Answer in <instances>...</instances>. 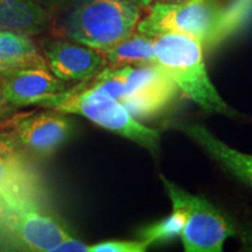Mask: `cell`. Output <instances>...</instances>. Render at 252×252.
I'll use <instances>...</instances> for the list:
<instances>
[{
    "label": "cell",
    "instance_id": "ba28073f",
    "mask_svg": "<svg viewBox=\"0 0 252 252\" xmlns=\"http://www.w3.org/2000/svg\"><path fill=\"white\" fill-rule=\"evenodd\" d=\"M2 127L13 133L25 151L49 156L67 140L71 125L63 113L54 111L14 116Z\"/></svg>",
    "mask_w": 252,
    "mask_h": 252
},
{
    "label": "cell",
    "instance_id": "ffe728a7",
    "mask_svg": "<svg viewBox=\"0 0 252 252\" xmlns=\"http://www.w3.org/2000/svg\"><path fill=\"white\" fill-rule=\"evenodd\" d=\"M45 1L52 7H63V6H67L71 2L77 1V0H45Z\"/></svg>",
    "mask_w": 252,
    "mask_h": 252
},
{
    "label": "cell",
    "instance_id": "30bf717a",
    "mask_svg": "<svg viewBox=\"0 0 252 252\" xmlns=\"http://www.w3.org/2000/svg\"><path fill=\"white\" fill-rule=\"evenodd\" d=\"M5 103L12 108L45 102L67 89L48 68H15L0 74Z\"/></svg>",
    "mask_w": 252,
    "mask_h": 252
},
{
    "label": "cell",
    "instance_id": "cb8c5ba5",
    "mask_svg": "<svg viewBox=\"0 0 252 252\" xmlns=\"http://www.w3.org/2000/svg\"><path fill=\"white\" fill-rule=\"evenodd\" d=\"M228 4H244V2H252V0H226Z\"/></svg>",
    "mask_w": 252,
    "mask_h": 252
},
{
    "label": "cell",
    "instance_id": "8fae6325",
    "mask_svg": "<svg viewBox=\"0 0 252 252\" xmlns=\"http://www.w3.org/2000/svg\"><path fill=\"white\" fill-rule=\"evenodd\" d=\"M11 131L0 128V189L35 194L37 178Z\"/></svg>",
    "mask_w": 252,
    "mask_h": 252
},
{
    "label": "cell",
    "instance_id": "9c48e42d",
    "mask_svg": "<svg viewBox=\"0 0 252 252\" xmlns=\"http://www.w3.org/2000/svg\"><path fill=\"white\" fill-rule=\"evenodd\" d=\"M42 55L49 70L63 82L89 80L106 67L102 52L65 40L46 41Z\"/></svg>",
    "mask_w": 252,
    "mask_h": 252
},
{
    "label": "cell",
    "instance_id": "6da1fadb",
    "mask_svg": "<svg viewBox=\"0 0 252 252\" xmlns=\"http://www.w3.org/2000/svg\"><path fill=\"white\" fill-rule=\"evenodd\" d=\"M157 63L189 99L206 112L235 116L208 75L203 47L194 37L167 33L154 37Z\"/></svg>",
    "mask_w": 252,
    "mask_h": 252
},
{
    "label": "cell",
    "instance_id": "5bb4252c",
    "mask_svg": "<svg viewBox=\"0 0 252 252\" xmlns=\"http://www.w3.org/2000/svg\"><path fill=\"white\" fill-rule=\"evenodd\" d=\"M0 62L9 68H48L31 35L0 31Z\"/></svg>",
    "mask_w": 252,
    "mask_h": 252
},
{
    "label": "cell",
    "instance_id": "7402d4cb",
    "mask_svg": "<svg viewBox=\"0 0 252 252\" xmlns=\"http://www.w3.org/2000/svg\"><path fill=\"white\" fill-rule=\"evenodd\" d=\"M13 109L14 108H12V106H7V108L0 109V121L7 117V116H9V112H11V110H13Z\"/></svg>",
    "mask_w": 252,
    "mask_h": 252
},
{
    "label": "cell",
    "instance_id": "7c38bea8",
    "mask_svg": "<svg viewBox=\"0 0 252 252\" xmlns=\"http://www.w3.org/2000/svg\"><path fill=\"white\" fill-rule=\"evenodd\" d=\"M185 133L209 153L226 171L252 187V156L232 149L216 138L202 125L191 124L182 127Z\"/></svg>",
    "mask_w": 252,
    "mask_h": 252
},
{
    "label": "cell",
    "instance_id": "ac0fdd59",
    "mask_svg": "<svg viewBox=\"0 0 252 252\" xmlns=\"http://www.w3.org/2000/svg\"><path fill=\"white\" fill-rule=\"evenodd\" d=\"M53 252H89V245L78 241L77 238H69L59 244Z\"/></svg>",
    "mask_w": 252,
    "mask_h": 252
},
{
    "label": "cell",
    "instance_id": "d4e9b609",
    "mask_svg": "<svg viewBox=\"0 0 252 252\" xmlns=\"http://www.w3.org/2000/svg\"><path fill=\"white\" fill-rule=\"evenodd\" d=\"M11 69H13V68H9V67H7V65H5L4 63L0 62V74H2V72H5V71L11 70Z\"/></svg>",
    "mask_w": 252,
    "mask_h": 252
},
{
    "label": "cell",
    "instance_id": "8992f818",
    "mask_svg": "<svg viewBox=\"0 0 252 252\" xmlns=\"http://www.w3.org/2000/svg\"><path fill=\"white\" fill-rule=\"evenodd\" d=\"M173 210L184 214L181 231L184 250L187 252H220L225 239L236 235L231 222L204 198L191 195L160 176Z\"/></svg>",
    "mask_w": 252,
    "mask_h": 252
},
{
    "label": "cell",
    "instance_id": "9a60e30c",
    "mask_svg": "<svg viewBox=\"0 0 252 252\" xmlns=\"http://www.w3.org/2000/svg\"><path fill=\"white\" fill-rule=\"evenodd\" d=\"M105 58L106 65H141L157 63L154 52V37L140 33H132L121 42L105 52H102Z\"/></svg>",
    "mask_w": 252,
    "mask_h": 252
},
{
    "label": "cell",
    "instance_id": "3957f363",
    "mask_svg": "<svg viewBox=\"0 0 252 252\" xmlns=\"http://www.w3.org/2000/svg\"><path fill=\"white\" fill-rule=\"evenodd\" d=\"M63 115H78L94 124L127 138L151 152L160 147V133L135 119L119 100L81 83L40 104Z\"/></svg>",
    "mask_w": 252,
    "mask_h": 252
},
{
    "label": "cell",
    "instance_id": "52a82bcc",
    "mask_svg": "<svg viewBox=\"0 0 252 252\" xmlns=\"http://www.w3.org/2000/svg\"><path fill=\"white\" fill-rule=\"evenodd\" d=\"M176 89V84L158 63L127 65L125 94L121 103L135 119L150 117L171 102Z\"/></svg>",
    "mask_w": 252,
    "mask_h": 252
},
{
    "label": "cell",
    "instance_id": "5b68a950",
    "mask_svg": "<svg viewBox=\"0 0 252 252\" xmlns=\"http://www.w3.org/2000/svg\"><path fill=\"white\" fill-rule=\"evenodd\" d=\"M222 4L220 0H187L184 2H163L158 0L149 7V13L138 21V33L157 37L178 33L194 37L201 45L217 43Z\"/></svg>",
    "mask_w": 252,
    "mask_h": 252
},
{
    "label": "cell",
    "instance_id": "4fadbf2b",
    "mask_svg": "<svg viewBox=\"0 0 252 252\" xmlns=\"http://www.w3.org/2000/svg\"><path fill=\"white\" fill-rule=\"evenodd\" d=\"M48 25V13L35 0H0V31L34 35Z\"/></svg>",
    "mask_w": 252,
    "mask_h": 252
},
{
    "label": "cell",
    "instance_id": "2e32d148",
    "mask_svg": "<svg viewBox=\"0 0 252 252\" xmlns=\"http://www.w3.org/2000/svg\"><path fill=\"white\" fill-rule=\"evenodd\" d=\"M184 222V214L173 210L171 216L145 229L141 232V238L147 239L152 244L156 243V242L165 241V239H172L176 237V236L181 235Z\"/></svg>",
    "mask_w": 252,
    "mask_h": 252
},
{
    "label": "cell",
    "instance_id": "d6986e66",
    "mask_svg": "<svg viewBox=\"0 0 252 252\" xmlns=\"http://www.w3.org/2000/svg\"><path fill=\"white\" fill-rule=\"evenodd\" d=\"M241 241L243 244L244 250L252 251V229H244L242 231Z\"/></svg>",
    "mask_w": 252,
    "mask_h": 252
},
{
    "label": "cell",
    "instance_id": "484cf974",
    "mask_svg": "<svg viewBox=\"0 0 252 252\" xmlns=\"http://www.w3.org/2000/svg\"><path fill=\"white\" fill-rule=\"evenodd\" d=\"M159 1H163V2H184V1H187V0H159Z\"/></svg>",
    "mask_w": 252,
    "mask_h": 252
},
{
    "label": "cell",
    "instance_id": "603a6c76",
    "mask_svg": "<svg viewBox=\"0 0 252 252\" xmlns=\"http://www.w3.org/2000/svg\"><path fill=\"white\" fill-rule=\"evenodd\" d=\"M7 104L5 103L4 97H2V90H1V77H0V109L1 108H7Z\"/></svg>",
    "mask_w": 252,
    "mask_h": 252
},
{
    "label": "cell",
    "instance_id": "44dd1931",
    "mask_svg": "<svg viewBox=\"0 0 252 252\" xmlns=\"http://www.w3.org/2000/svg\"><path fill=\"white\" fill-rule=\"evenodd\" d=\"M133 4H135L138 7H140L141 9L143 8H149L151 4H152L153 0H131Z\"/></svg>",
    "mask_w": 252,
    "mask_h": 252
},
{
    "label": "cell",
    "instance_id": "277c9868",
    "mask_svg": "<svg viewBox=\"0 0 252 252\" xmlns=\"http://www.w3.org/2000/svg\"><path fill=\"white\" fill-rule=\"evenodd\" d=\"M141 8L131 0H77L65 23L67 35L105 52L133 33Z\"/></svg>",
    "mask_w": 252,
    "mask_h": 252
},
{
    "label": "cell",
    "instance_id": "7a4b0ae2",
    "mask_svg": "<svg viewBox=\"0 0 252 252\" xmlns=\"http://www.w3.org/2000/svg\"><path fill=\"white\" fill-rule=\"evenodd\" d=\"M34 196L28 191L0 189V241L25 251L53 252L72 236Z\"/></svg>",
    "mask_w": 252,
    "mask_h": 252
},
{
    "label": "cell",
    "instance_id": "e0dca14e",
    "mask_svg": "<svg viewBox=\"0 0 252 252\" xmlns=\"http://www.w3.org/2000/svg\"><path fill=\"white\" fill-rule=\"evenodd\" d=\"M151 244L144 238L139 241H106L89 245V252H144Z\"/></svg>",
    "mask_w": 252,
    "mask_h": 252
}]
</instances>
